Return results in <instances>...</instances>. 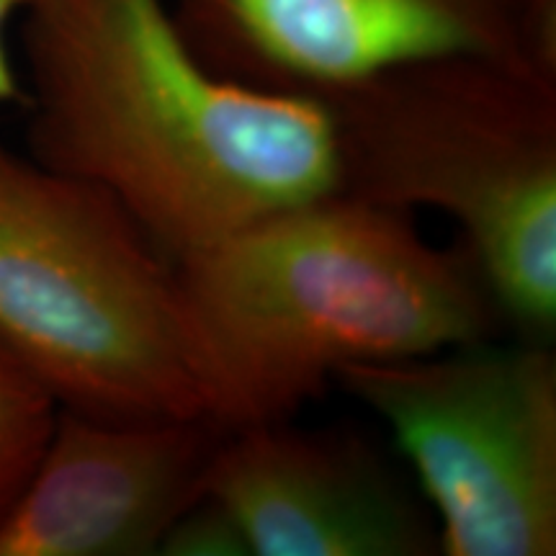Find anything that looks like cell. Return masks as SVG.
<instances>
[{
    "label": "cell",
    "instance_id": "obj_3",
    "mask_svg": "<svg viewBox=\"0 0 556 556\" xmlns=\"http://www.w3.org/2000/svg\"><path fill=\"white\" fill-rule=\"evenodd\" d=\"M338 191L458 227L505 328L556 336V73L435 58L323 99Z\"/></svg>",
    "mask_w": 556,
    "mask_h": 556
},
{
    "label": "cell",
    "instance_id": "obj_10",
    "mask_svg": "<svg viewBox=\"0 0 556 556\" xmlns=\"http://www.w3.org/2000/svg\"><path fill=\"white\" fill-rule=\"evenodd\" d=\"M157 556H250V546L232 513L201 492L173 520Z\"/></svg>",
    "mask_w": 556,
    "mask_h": 556
},
{
    "label": "cell",
    "instance_id": "obj_1",
    "mask_svg": "<svg viewBox=\"0 0 556 556\" xmlns=\"http://www.w3.org/2000/svg\"><path fill=\"white\" fill-rule=\"evenodd\" d=\"M29 155L96 186L168 255L338 191L328 106L214 73L170 0H26Z\"/></svg>",
    "mask_w": 556,
    "mask_h": 556
},
{
    "label": "cell",
    "instance_id": "obj_5",
    "mask_svg": "<svg viewBox=\"0 0 556 556\" xmlns=\"http://www.w3.org/2000/svg\"><path fill=\"white\" fill-rule=\"evenodd\" d=\"M492 340L348 366L336 381L392 433L438 554L554 556L556 356L552 343Z\"/></svg>",
    "mask_w": 556,
    "mask_h": 556
},
{
    "label": "cell",
    "instance_id": "obj_6",
    "mask_svg": "<svg viewBox=\"0 0 556 556\" xmlns=\"http://www.w3.org/2000/svg\"><path fill=\"white\" fill-rule=\"evenodd\" d=\"M170 11L214 73L317 101L456 54L556 73V0H170Z\"/></svg>",
    "mask_w": 556,
    "mask_h": 556
},
{
    "label": "cell",
    "instance_id": "obj_9",
    "mask_svg": "<svg viewBox=\"0 0 556 556\" xmlns=\"http://www.w3.org/2000/svg\"><path fill=\"white\" fill-rule=\"evenodd\" d=\"M58 413L50 389L0 343V523L39 462Z\"/></svg>",
    "mask_w": 556,
    "mask_h": 556
},
{
    "label": "cell",
    "instance_id": "obj_2",
    "mask_svg": "<svg viewBox=\"0 0 556 556\" xmlns=\"http://www.w3.org/2000/svg\"><path fill=\"white\" fill-rule=\"evenodd\" d=\"M186 358L222 433L291 420L348 366L497 336L462 248L413 214L332 191L173 261Z\"/></svg>",
    "mask_w": 556,
    "mask_h": 556
},
{
    "label": "cell",
    "instance_id": "obj_11",
    "mask_svg": "<svg viewBox=\"0 0 556 556\" xmlns=\"http://www.w3.org/2000/svg\"><path fill=\"white\" fill-rule=\"evenodd\" d=\"M26 0H0V109L21 106L24 103V86H21L18 62L13 60L9 31L18 21V13Z\"/></svg>",
    "mask_w": 556,
    "mask_h": 556
},
{
    "label": "cell",
    "instance_id": "obj_8",
    "mask_svg": "<svg viewBox=\"0 0 556 556\" xmlns=\"http://www.w3.org/2000/svg\"><path fill=\"white\" fill-rule=\"evenodd\" d=\"M219 438L206 417L119 420L60 407L0 523V556H157L204 492Z\"/></svg>",
    "mask_w": 556,
    "mask_h": 556
},
{
    "label": "cell",
    "instance_id": "obj_7",
    "mask_svg": "<svg viewBox=\"0 0 556 556\" xmlns=\"http://www.w3.org/2000/svg\"><path fill=\"white\" fill-rule=\"evenodd\" d=\"M204 492L232 513L250 556H433L417 486L351 430L291 420L222 433Z\"/></svg>",
    "mask_w": 556,
    "mask_h": 556
},
{
    "label": "cell",
    "instance_id": "obj_4",
    "mask_svg": "<svg viewBox=\"0 0 556 556\" xmlns=\"http://www.w3.org/2000/svg\"><path fill=\"white\" fill-rule=\"evenodd\" d=\"M0 343L60 407L206 417L173 261L86 180L0 139Z\"/></svg>",
    "mask_w": 556,
    "mask_h": 556
}]
</instances>
